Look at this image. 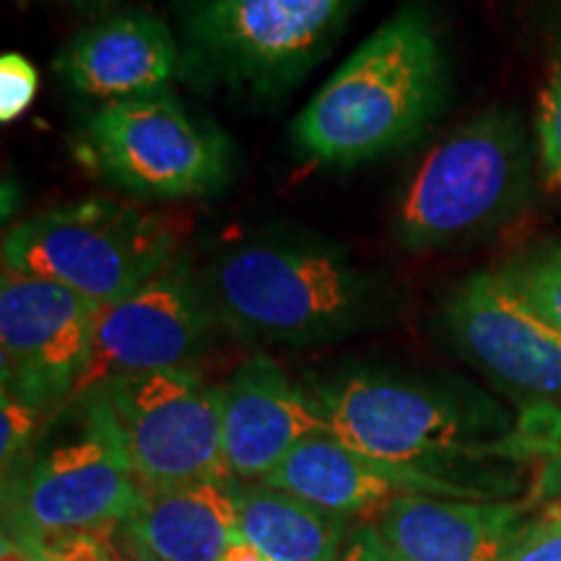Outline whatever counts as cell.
<instances>
[{
    "label": "cell",
    "mask_w": 561,
    "mask_h": 561,
    "mask_svg": "<svg viewBox=\"0 0 561 561\" xmlns=\"http://www.w3.org/2000/svg\"><path fill=\"white\" fill-rule=\"evenodd\" d=\"M307 388L328 432L409 473L430 496L502 502L520 483L525 460L559 450L551 424H517L500 403L462 382L348 369Z\"/></svg>",
    "instance_id": "obj_1"
},
{
    "label": "cell",
    "mask_w": 561,
    "mask_h": 561,
    "mask_svg": "<svg viewBox=\"0 0 561 561\" xmlns=\"http://www.w3.org/2000/svg\"><path fill=\"white\" fill-rule=\"evenodd\" d=\"M447 94L450 66L437 11L426 0H405L299 112L294 146L328 170L388 159L432 128Z\"/></svg>",
    "instance_id": "obj_2"
},
{
    "label": "cell",
    "mask_w": 561,
    "mask_h": 561,
    "mask_svg": "<svg viewBox=\"0 0 561 561\" xmlns=\"http://www.w3.org/2000/svg\"><path fill=\"white\" fill-rule=\"evenodd\" d=\"M216 325L244 341L320 346L388 318V286L346 250L310 237L229 244L201 276Z\"/></svg>",
    "instance_id": "obj_3"
},
{
    "label": "cell",
    "mask_w": 561,
    "mask_h": 561,
    "mask_svg": "<svg viewBox=\"0 0 561 561\" xmlns=\"http://www.w3.org/2000/svg\"><path fill=\"white\" fill-rule=\"evenodd\" d=\"M362 0H182L180 79L252 102L284 96L331 55Z\"/></svg>",
    "instance_id": "obj_4"
},
{
    "label": "cell",
    "mask_w": 561,
    "mask_h": 561,
    "mask_svg": "<svg viewBox=\"0 0 561 561\" xmlns=\"http://www.w3.org/2000/svg\"><path fill=\"white\" fill-rule=\"evenodd\" d=\"M530 187V140L517 110H483L419 161L398 195L392 234L409 252L468 248L515 219Z\"/></svg>",
    "instance_id": "obj_5"
},
{
    "label": "cell",
    "mask_w": 561,
    "mask_h": 561,
    "mask_svg": "<svg viewBox=\"0 0 561 561\" xmlns=\"http://www.w3.org/2000/svg\"><path fill=\"white\" fill-rule=\"evenodd\" d=\"M174 261L170 224L102 195L42 210L3 240V268L66 286L96 310L130 297Z\"/></svg>",
    "instance_id": "obj_6"
},
{
    "label": "cell",
    "mask_w": 561,
    "mask_h": 561,
    "mask_svg": "<svg viewBox=\"0 0 561 561\" xmlns=\"http://www.w3.org/2000/svg\"><path fill=\"white\" fill-rule=\"evenodd\" d=\"M73 437L3 473V543L26 549L70 533H115L144 486L102 398L73 401Z\"/></svg>",
    "instance_id": "obj_7"
},
{
    "label": "cell",
    "mask_w": 561,
    "mask_h": 561,
    "mask_svg": "<svg viewBox=\"0 0 561 561\" xmlns=\"http://www.w3.org/2000/svg\"><path fill=\"white\" fill-rule=\"evenodd\" d=\"M73 159L91 178L138 198H208L234 172L229 140L170 91L102 104L79 125Z\"/></svg>",
    "instance_id": "obj_8"
},
{
    "label": "cell",
    "mask_w": 561,
    "mask_h": 561,
    "mask_svg": "<svg viewBox=\"0 0 561 561\" xmlns=\"http://www.w3.org/2000/svg\"><path fill=\"white\" fill-rule=\"evenodd\" d=\"M91 396L107 405L144 489L229 479L221 450V388L203 380L198 369L125 377Z\"/></svg>",
    "instance_id": "obj_9"
},
{
    "label": "cell",
    "mask_w": 561,
    "mask_h": 561,
    "mask_svg": "<svg viewBox=\"0 0 561 561\" xmlns=\"http://www.w3.org/2000/svg\"><path fill=\"white\" fill-rule=\"evenodd\" d=\"M214 325L201 276L174 261L130 297L96 312L89 359L68 403L125 377L195 369Z\"/></svg>",
    "instance_id": "obj_10"
},
{
    "label": "cell",
    "mask_w": 561,
    "mask_h": 561,
    "mask_svg": "<svg viewBox=\"0 0 561 561\" xmlns=\"http://www.w3.org/2000/svg\"><path fill=\"white\" fill-rule=\"evenodd\" d=\"M96 307L53 280L3 268L0 367L3 392L50 413L66 409L89 359Z\"/></svg>",
    "instance_id": "obj_11"
},
{
    "label": "cell",
    "mask_w": 561,
    "mask_h": 561,
    "mask_svg": "<svg viewBox=\"0 0 561 561\" xmlns=\"http://www.w3.org/2000/svg\"><path fill=\"white\" fill-rule=\"evenodd\" d=\"M442 320L460 354L504 388L561 401V331L500 271L462 278L442 305Z\"/></svg>",
    "instance_id": "obj_12"
},
{
    "label": "cell",
    "mask_w": 561,
    "mask_h": 561,
    "mask_svg": "<svg viewBox=\"0 0 561 561\" xmlns=\"http://www.w3.org/2000/svg\"><path fill=\"white\" fill-rule=\"evenodd\" d=\"M325 430L310 388L276 359L255 354L221 385V450L227 476L261 483L299 442Z\"/></svg>",
    "instance_id": "obj_13"
},
{
    "label": "cell",
    "mask_w": 561,
    "mask_h": 561,
    "mask_svg": "<svg viewBox=\"0 0 561 561\" xmlns=\"http://www.w3.org/2000/svg\"><path fill=\"white\" fill-rule=\"evenodd\" d=\"M55 73L104 104L161 94L180 79V42L153 13H110L73 34L55 58Z\"/></svg>",
    "instance_id": "obj_14"
},
{
    "label": "cell",
    "mask_w": 561,
    "mask_h": 561,
    "mask_svg": "<svg viewBox=\"0 0 561 561\" xmlns=\"http://www.w3.org/2000/svg\"><path fill=\"white\" fill-rule=\"evenodd\" d=\"M536 500L471 502L430 494L396 496L377 533L396 561H500Z\"/></svg>",
    "instance_id": "obj_15"
},
{
    "label": "cell",
    "mask_w": 561,
    "mask_h": 561,
    "mask_svg": "<svg viewBox=\"0 0 561 561\" xmlns=\"http://www.w3.org/2000/svg\"><path fill=\"white\" fill-rule=\"evenodd\" d=\"M117 541L159 561H221L240 541L231 479L144 489Z\"/></svg>",
    "instance_id": "obj_16"
},
{
    "label": "cell",
    "mask_w": 561,
    "mask_h": 561,
    "mask_svg": "<svg viewBox=\"0 0 561 561\" xmlns=\"http://www.w3.org/2000/svg\"><path fill=\"white\" fill-rule=\"evenodd\" d=\"M261 483L291 491L341 517L382 515L396 496L421 494L409 473L354 450L331 432L299 442Z\"/></svg>",
    "instance_id": "obj_17"
},
{
    "label": "cell",
    "mask_w": 561,
    "mask_h": 561,
    "mask_svg": "<svg viewBox=\"0 0 561 561\" xmlns=\"http://www.w3.org/2000/svg\"><path fill=\"white\" fill-rule=\"evenodd\" d=\"M240 538L271 561H335L343 517L268 483L231 479Z\"/></svg>",
    "instance_id": "obj_18"
},
{
    "label": "cell",
    "mask_w": 561,
    "mask_h": 561,
    "mask_svg": "<svg viewBox=\"0 0 561 561\" xmlns=\"http://www.w3.org/2000/svg\"><path fill=\"white\" fill-rule=\"evenodd\" d=\"M500 273L561 331V244L504 265Z\"/></svg>",
    "instance_id": "obj_19"
},
{
    "label": "cell",
    "mask_w": 561,
    "mask_h": 561,
    "mask_svg": "<svg viewBox=\"0 0 561 561\" xmlns=\"http://www.w3.org/2000/svg\"><path fill=\"white\" fill-rule=\"evenodd\" d=\"M500 561H561V502H543L504 543Z\"/></svg>",
    "instance_id": "obj_20"
},
{
    "label": "cell",
    "mask_w": 561,
    "mask_h": 561,
    "mask_svg": "<svg viewBox=\"0 0 561 561\" xmlns=\"http://www.w3.org/2000/svg\"><path fill=\"white\" fill-rule=\"evenodd\" d=\"M536 138L543 178L561 191V60L553 62L549 81L538 96Z\"/></svg>",
    "instance_id": "obj_21"
},
{
    "label": "cell",
    "mask_w": 561,
    "mask_h": 561,
    "mask_svg": "<svg viewBox=\"0 0 561 561\" xmlns=\"http://www.w3.org/2000/svg\"><path fill=\"white\" fill-rule=\"evenodd\" d=\"M0 409H3V432H0V460H3V473H11L21 466L26 453L32 450L37 439L42 421L47 413L34 409L32 403L19 401V398L3 392L0 396Z\"/></svg>",
    "instance_id": "obj_22"
},
{
    "label": "cell",
    "mask_w": 561,
    "mask_h": 561,
    "mask_svg": "<svg viewBox=\"0 0 561 561\" xmlns=\"http://www.w3.org/2000/svg\"><path fill=\"white\" fill-rule=\"evenodd\" d=\"M115 533H70L53 541L32 543L19 549L26 561H121V546L112 538Z\"/></svg>",
    "instance_id": "obj_23"
},
{
    "label": "cell",
    "mask_w": 561,
    "mask_h": 561,
    "mask_svg": "<svg viewBox=\"0 0 561 561\" xmlns=\"http://www.w3.org/2000/svg\"><path fill=\"white\" fill-rule=\"evenodd\" d=\"M39 89V73L21 53L0 58V121L13 123L32 107Z\"/></svg>",
    "instance_id": "obj_24"
},
{
    "label": "cell",
    "mask_w": 561,
    "mask_h": 561,
    "mask_svg": "<svg viewBox=\"0 0 561 561\" xmlns=\"http://www.w3.org/2000/svg\"><path fill=\"white\" fill-rule=\"evenodd\" d=\"M335 561H396L375 525H362L343 543Z\"/></svg>",
    "instance_id": "obj_25"
},
{
    "label": "cell",
    "mask_w": 561,
    "mask_h": 561,
    "mask_svg": "<svg viewBox=\"0 0 561 561\" xmlns=\"http://www.w3.org/2000/svg\"><path fill=\"white\" fill-rule=\"evenodd\" d=\"M533 500L538 502H561V447L549 455L541 476H538Z\"/></svg>",
    "instance_id": "obj_26"
},
{
    "label": "cell",
    "mask_w": 561,
    "mask_h": 561,
    "mask_svg": "<svg viewBox=\"0 0 561 561\" xmlns=\"http://www.w3.org/2000/svg\"><path fill=\"white\" fill-rule=\"evenodd\" d=\"M60 3H68L73 5L76 11L102 19V16H110V13H115V9L123 3V0H60Z\"/></svg>",
    "instance_id": "obj_27"
},
{
    "label": "cell",
    "mask_w": 561,
    "mask_h": 561,
    "mask_svg": "<svg viewBox=\"0 0 561 561\" xmlns=\"http://www.w3.org/2000/svg\"><path fill=\"white\" fill-rule=\"evenodd\" d=\"M221 561H271V559H265L263 553L255 549V546L242 541V538H240V541H234L229 546V551L224 553Z\"/></svg>",
    "instance_id": "obj_28"
},
{
    "label": "cell",
    "mask_w": 561,
    "mask_h": 561,
    "mask_svg": "<svg viewBox=\"0 0 561 561\" xmlns=\"http://www.w3.org/2000/svg\"><path fill=\"white\" fill-rule=\"evenodd\" d=\"M117 546H121V561H159V559L149 557V553L133 549V546H125L121 541H117Z\"/></svg>",
    "instance_id": "obj_29"
},
{
    "label": "cell",
    "mask_w": 561,
    "mask_h": 561,
    "mask_svg": "<svg viewBox=\"0 0 561 561\" xmlns=\"http://www.w3.org/2000/svg\"><path fill=\"white\" fill-rule=\"evenodd\" d=\"M3 561H26V557L16 549V546L3 543Z\"/></svg>",
    "instance_id": "obj_30"
},
{
    "label": "cell",
    "mask_w": 561,
    "mask_h": 561,
    "mask_svg": "<svg viewBox=\"0 0 561 561\" xmlns=\"http://www.w3.org/2000/svg\"><path fill=\"white\" fill-rule=\"evenodd\" d=\"M557 53H559V60H561V32H559V37H557Z\"/></svg>",
    "instance_id": "obj_31"
}]
</instances>
